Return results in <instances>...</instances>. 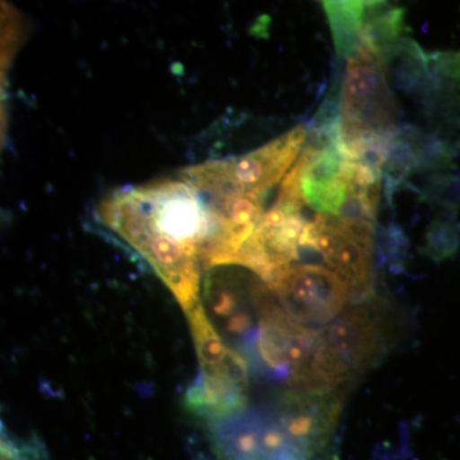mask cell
I'll return each instance as SVG.
<instances>
[{
  "label": "cell",
  "instance_id": "ba28073f",
  "mask_svg": "<svg viewBox=\"0 0 460 460\" xmlns=\"http://www.w3.org/2000/svg\"><path fill=\"white\" fill-rule=\"evenodd\" d=\"M305 137L307 129L296 127L246 155L226 159L230 180L241 192L262 199L296 164Z\"/></svg>",
  "mask_w": 460,
  "mask_h": 460
},
{
  "label": "cell",
  "instance_id": "9c48e42d",
  "mask_svg": "<svg viewBox=\"0 0 460 460\" xmlns=\"http://www.w3.org/2000/svg\"><path fill=\"white\" fill-rule=\"evenodd\" d=\"M368 2H323L335 48L349 58L361 47Z\"/></svg>",
  "mask_w": 460,
  "mask_h": 460
},
{
  "label": "cell",
  "instance_id": "277c9868",
  "mask_svg": "<svg viewBox=\"0 0 460 460\" xmlns=\"http://www.w3.org/2000/svg\"><path fill=\"white\" fill-rule=\"evenodd\" d=\"M375 226L330 214H317L305 224L299 246L323 257L350 290L368 298L374 290Z\"/></svg>",
  "mask_w": 460,
  "mask_h": 460
},
{
  "label": "cell",
  "instance_id": "3957f363",
  "mask_svg": "<svg viewBox=\"0 0 460 460\" xmlns=\"http://www.w3.org/2000/svg\"><path fill=\"white\" fill-rule=\"evenodd\" d=\"M398 102L387 83L385 58L367 42L348 58L339 118L343 146L395 131Z\"/></svg>",
  "mask_w": 460,
  "mask_h": 460
},
{
  "label": "cell",
  "instance_id": "52a82bcc",
  "mask_svg": "<svg viewBox=\"0 0 460 460\" xmlns=\"http://www.w3.org/2000/svg\"><path fill=\"white\" fill-rule=\"evenodd\" d=\"M320 334L330 356L349 377L375 365L387 344L385 320L367 307L341 314Z\"/></svg>",
  "mask_w": 460,
  "mask_h": 460
},
{
  "label": "cell",
  "instance_id": "5b68a950",
  "mask_svg": "<svg viewBox=\"0 0 460 460\" xmlns=\"http://www.w3.org/2000/svg\"><path fill=\"white\" fill-rule=\"evenodd\" d=\"M270 288L284 313L310 329L338 319L352 298L345 281L319 265H293Z\"/></svg>",
  "mask_w": 460,
  "mask_h": 460
},
{
  "label": "cell",
  "instance_id": "6da1fadb",
  "mask_svg": "<svg viewBox=\"0 0 460 460\" xmlns=\"http://www.w3.org/2000/svg\"><path fill=\"white\" fill-rule=\"evenodd\" d=\"M100 222L119 235L156 271L184 313L199 304L198 251L183 246L156 229L132 190H120L98 208Z\"/></svg>",
  "mask_w": 460,
  "mask_h": 460
},
{
  "label": "cell",
  "instance_id": "8992f818",
  "mask_svg": "<svg viewBox=\"0 0 460 460\" xmlns=\"http://www.w3.org/2000/svg\"><path fill=\"white\" fill-rule=\"evenodd\" d=\"M305 224L302 211L272 206L263 214L255 232L235 256L233 265L243 266L272 287L283 272L299 259V241Z\"/></svg>",
  "mask_w": 460,
  "mask_h": 460
},
{
  "label": "cell",
  "instance_id": "7a4b0ae2",
  "mask_svg": "<svg viewBox=\"0 0 460 460\" xmlns=\"http://www.w3.org/2000/svg\"><path fill=\"white\" fill-rule=\"evenodd\" d=\"M215 453L220 460H339L335 443L296 435L281 411L248 408L211 420Z\"/></svg>",
  "mask_w": 460,
  "mask_h": 460
}]
</instances>
